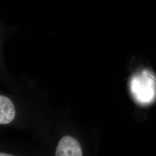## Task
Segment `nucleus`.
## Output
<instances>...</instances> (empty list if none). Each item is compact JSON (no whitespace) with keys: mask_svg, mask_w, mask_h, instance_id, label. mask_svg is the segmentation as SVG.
Masks as SVG:
<instances>
[{"mask_svg":"<svg viewBox=\"0 0 156 156\" xmlns=\"http://www.w3.org/2000/svg\"><path fill=\"white\" fill-rule=\"evenodd\" d=\"M130 91L135 101L140 105H148L156 97V78L148 69L135 74L129 82Z\"/></svg>","mask_w":156,"mask_h":156,"instance_id":"1","label":"nucleus"},{"mask_svg":"<svg viewBox=\"0 0 156 156\" xmlns=\"http://www.w3.org/2000/svg\"><path fill=\"white\" fill-rule=\"evenodd\" d=\"M56 156H83L81 146L75 138L64 136L58 144Z\"/></svg>","mask_w":156,"mask_h":156,"instance_id":"2","label":"nucleus"},{"mask_svg":"<svg viewBox=\"0 0 156 156\" xmlns=\"http://www.w3.org/2000/svg\"><path fill=\"white\" fill-rule=\"evenodd\" d=\"M16 112L11 100L4 95L0 96V124H7L15 117Z\"/></svg>","mask_w":156,"mask_h":156,"instance_id":"3","label":"nucleus"},{"mask_svg":"<svg viewBox=\"0 0 156 156\" xmlns=\"http://www.w3.org/2000/svg\"><path fill=\"white\" fill-rule=\"evenodd\" d=\"M0 156H14L13 155H11L9 154H7V153H0Z\"/></svg>","mask_w":156,"mask_h":156,"instance_id":"4","label":"nucleus"}]
</instances>
